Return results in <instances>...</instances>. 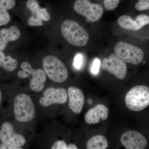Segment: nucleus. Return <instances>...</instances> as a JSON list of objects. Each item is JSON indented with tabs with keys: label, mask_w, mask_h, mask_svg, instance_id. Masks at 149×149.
<instances>
[{
	"label": "nucleus",
	"mask_w": 149,
	"mask_h": 149,
	"mask_svg": "<svg viewBox=\"0 0 149 149\" xmlns=\"http://www.w3.org/2000/svg\"><path fill=\"white\" fill-rule=\"evenodd\" d=\"M118 25L123 29L137 31L149 23V16L145 14H140L133 19L129 15H123L117 19Z\"/></svg>",
	"instance_id": "14"
},
{
	"label": "nucleus",
	"mask_w": 149,
	"mask_h": 149,
	"mask_svg": "<svg viewBox=\"0 0 149 149\" xmlns=\"http://www.w3.org/2000/svg\"><path fill=\"white\" fill-rule=\"evenodd\" d=\"M22 70L18 72L17 76L20 79H24L32 76L29 87L34 92L39 93L42 91L47 80V74L44 70L41 69L34 70L27 62H24L21 65Z\"/></svg>",
	"instance_id": "6"
},
{
	"label": "nucleus",
	"mask_w": 149,
	"mask_h": 149,
	"mask_svg": "<svg viewBox=\"0 0 149 149\" xmlns=\"http://www.w3.org/2000/svg\"><path fill=\"white\" fill-rule=\"evenodd\" d=\"M135 7L139 11L149 10V0H139L135 4Z\"/></svg>",
	"instance_id": "20"
},
{
	"label": "nucleus",
	"mask_w": 149,
	"mask_h": 149,
	"mask_svg": "<svg viewBox=\"0 0 149 149\" xmlns=\"http://www.w3.org/2000/svg\"><path fill=\"white\" fill-rule=\"evenodd\" d=\"M0 141L4 143L16 147L23 146L26 143L25 138L15 133L12 124L8 122H4L1 126Z\"/></svg>",
	"instance_id": "10"
},
{
	"label": "nucleus",
	"mask_w": 149,
	"mask_h": 149,
	"mask_svg": "<svg viewBox=\"0 0 149 149\" xmlns=\"http://www.w3.org/2000/svg\"><path fill=\"white\" fill-rule=\"evenodd\" d=\"M22 147H16L2 143L0 144V149H22Z\"/></svg>",
	"instance_id": "24"
},
{
	"label": "nucleus",
	"mask_w": 149,
	"mask_h": 149,
	"mask_svg": "<svg viewBox=\"0 0 149 149\" xmlns=\"http://www.w3.org/2000/svg\"><path fill=\"white\" fill-rule=\"evenodd\" d=\"M120 3V0H104V5L108 10H112L117 8Z\"/></svg>",
	"instance_id": "19"
},
{
	"label": "nucleus",
	"mask_w": 149,
	"mask_h": 149,
	"mask_svg": "<svg viewBox=\"0 0 149 149\" xmlns=\"http://www.w3.org/2000/svg\"><path fill=\"white\" fill-rule=\"evenodd\" d=\"M109 113V110L103 104H98L91 109L85 115V120L88 124L99 123L100 120H106Z\"/></svg>",
	"instance_id": "16"
},
{
	"label": "nucleus",
	"mask_w": 149,
	"mask_h": 149,
	"mask_svg": "<svg viewBox=\"0 0 149 149\" xmlns=\"http://www.w3.org/2000/svg\"><path fill=\"white\" fill-rule=\"evenodd\" d=\"M51 149H68L66 143L63 141H58L55 142Z\"/></svg>",
	"instance_id": "22"
},
{
	"label": "nucleus",
	"mask_w": 149,
	"mask_h": 149,
	"mask_svg": "<svg viewBox=\"0 0 149 149\" xmlns=\"http://www.w3.org/2000/svg\"><path fill=\"white\" fill-rule=\"evenodd\" d=\"M73 7L76 13L91 22L97 21L103 14V8L101 5L91 3L88 0H76Z\"/></svg>",
	"instance_id": "7"
},
{
	"label": "nucleus",
	"mask_w": 149,
	"mask_h": 149,
	"mask_svg": "<svg viewBox=\"0 0 149 149\" xmlns=\"http://www.w3.org/2000/svg\"><path fill=\"white\" fill-rule=\"evenodd\" d=\"M78 148L77 146L74 144H70L67 146L68 149H77Z\"/></svg>",
	"instance_id": "25"
},
{
	"label": "nucleus",
	"mask_w": 149,
	"mask_h": 149,
	"mask_svg": "<svg viewBox=\"0 0 149 149\" xmlns=\"http://www.w3.org/2000/svg\"><path fill=\"white\" fill-rule=\"evenodd\" d=\"M100 65V61L98 58H96L94 60L91 69V72L93 74H96L98 73Z\"/></svg>",
	"instance_id": "21"
},
{
	"label": "nucleus",
	"mask_w": 149,
	"mask_h": 149,
	"mask_svg": "<svg viewBox=\"0 0 149 149\" xmlns=\"http://www.w3.org/2000/svg\"><path fill=\"white\" fill-rule=\"evenodd\" d=\"M115 54L123 61L135 65L140 64L143 60L144 53L139 47L124 42H119L115 45Z\"/></svg>",
	"instance_id": "5"
},
{
	"label": "nucleus",
	"mask_w": 149,
	"mask_h": 149,
	"mask_svg": "<svg viewBox=\"0 0 149 149\" xmlns=\"http://www.w3.org/2000/svg\"><path fill=\"white\" fill-rule=\"evenodd\" d=\"M13 110L15 118L19 122H29L35 117V106L27 94H20L16 96L14 100Z\"/></svg>",
	"instance_id": "4"
},
{
	"label": "nucleus",
	"mask_w": 149,
	"mask_h": 149,
	"mask_svg": "<svg viewBox=\"0 0 149 149\" xmlns=\"http://www.w3.org/2000/svg\"><path fill=\"white\" fill-rule=\"evenodd\" d=\"M68 107L70 109L76 114L82 111L85 104V97L80 89L74 87H70L68 91Z\"/></svg>",
	"instance_id": "15"
},
{
	"label": "nucleus",
	"mask_w": 149,
	"mask_h": 149,
	"mask_svg": "<svg viewBox=\"0 0 149 149\" xmlns=\"http://www.w3.org/2000/svg\"><path fill=\"white\" fill-rule=\"evenodd\" d=\"M18 65L17 60L12 56L6 55L5 51H0V68L7 72L14 71Z\"/></svg>",
	"instance_id": "17"
},
{
	"label": "nucleus",
	"mask_w": 149,
	"mask_h": 149,
	"mask_svg": "<svg viewBox=\"0 0 149 149\" xmlns=\"http://www.w3.org/2000/svg\"><path fill=\"white\" fill-rule=\"evenodd\" d=\"M43 96L40 100L42 106L48 107L54 104H64L67 101L68 93L63 88L55 89L48 88L43 93Z\"/></svg>",
	"instance_id": "11"
},
{
	"label": "nucleus",
	"mask_w": 149,
	"mask_h": 149,
	"mask_svg": "<svg viewBox=\"0 0 149 149\" xmlns=\"http://www.w3.org/2000/svg\"><path fill=\"white\" fill-rule=\"evenodd\" d=\"M27 8L31 11L32 15L28 19L27 23L29 26L40 27L42 26L43 21H48L51 15L46 8H42L37 0H28L26 3Z\"/></svg>",
	"instance_id": "9"
},
{
	"label": "nucleus",
	"mask_w": 149,
	"mask_h": 149,
	"mask_svg": "<svg viewBox=\"0 0 149 149\" xmlns=\"http://www.w3.org/2000/svg\"><path fill=\"white\" fill-rule=\"evenodd\" d=\"M42 65L46 74L52 81L62 83L67 79L68 70L62 61L56 57L46 56L43 59Z\"/></svg>",
	"instance_id": "3"
},
{
	"label": "nucleus",
	"mask_w": 149,
	"mask_h": 149,
	"mask_svg": "<svg viewBox=\"0 0 149 149\" xmlns=\"http://www.w3.org/2000/svg\"><path fill=\"white\" fill-rule=\"evenodd\" d=\"M61 31L65 41L74 47L86 46L90 38L87 31L77 22L72 19L65 20L62 23Z\"/></svg>",
	"instance_id": "1"
},
{
	"label": "nucleus",
	"mask_w": 149,
	"mask_h": 149,
	"mask_svg": "<svg viewBox=\"0 0 149 149\" xmlns=\"http://www.w3.org/2000/svg\"><path fill=\"white\" fill-rule=\"evenodd\" d=\"M21 35L19 27L15 25L0 28V51H6L12 43L16 42Z\"/></svg>",
	"instance_id": "13"
},
{
	"label": "nucleus",
	"mask_w": 149,
	"mask_h": 149,
	"mask_svg": "<svg viewBox=\"0 0 149 149\" xmlns=\"http://www.w3.org/2000/svg\"><path fill=\"white\" fill-rule=\"evenodd\" d=\"M101 68L120 80L124 79L127 74V65L125 62L116 54H112L108 58H104Z\"/></svg>",
	"instance_id": "8"
},
{
	"label": "nucleus",
	"mask_w": 149,
	"mask_h": 149,
	"mask_svg": "<svg viewBox=\"0 0 149 149\" xmlns=\"http://www.w3.org/2000/svg\"><path fill=\"white\" fill-rule=\"evenodd\" d=\"M125 103L128 109L139 111L149 106V88L146 85H137L128 91L125 97Z\"/></svg>",
	"instance_id": "2"
},
{
	"label": "nucleus",
	"mask_w": 149,
	"mask_h": 149,
	"mask_svg": "<svg viewBox=\"0 0 149 149\" xmlns=\"http://www.w3.org/2000/svg\"><path fill=\"white\" fill-rule=\"evenodd\" d=\"M120 141L126 149H144L147 145L146 138L136 130H128L123 133Z\"/></svg>",
	"instance_id": "12"
},
{
	"label": "nucleus",
	"mask_w": 149,
	"mask_h": 149,
	"mask_svg": "<svg viewBox=\"0 0 149 149\" xmlns=\"http://www.w3.org/2000/svg\"><path fill=\"white\" fill-rule=\"evenodd\" d=\"M1 91H0V103H1Z\"/></svg>",
	"instance_id": "26"
},
{
	"label": "nucleus",
	"mask_w": 149,
	"mask_h": 149,
	"mask_svg": "<svg viewBox=\"0 0 149 149\" xmlns=\"http://www.w3.org/2000/svg\"><path fill=\"white\" fill-rule=\"evenodd\" d=\"M109 144L107 138L102 135H96L88 140L86 143L88 149H105Z\"/></svg>",
	"instance_id": "18"
},
{
	"label": "nucleus",
	"mask_w": 149,
	"mask_h": 149,
	"mask_svg": "<svg viewBox=\"0 0 149 149\" xmlns=\"http://www.w3.org/2000/svg\"><path fill=\"white\" fill-rule=\"evenodd\" d=\"M83 57L81 54H77L75 56L74 60L73 65L75 68L80 69L83 63Z\"/></svg>",
	"instance_id": "23"
}]
</instances>
